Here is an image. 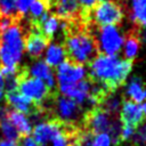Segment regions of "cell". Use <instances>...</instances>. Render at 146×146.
<instances>
[{
	"label": "cell",
	"mask_w": 146,
	"mask_h": 146,
	"mask_svg": "<svg viewBox=\"0 0 146 146\" xmlns=\"http://www.w3.org/2000/svg\"><path fill=\"white\" fill-rule=\"evenodd\" d=\"M66 124L62 123L55 117L39 121L33 129V138L41 145L44 146L51 141L64 128Z\"/></svg>",
	"instance_id": "cell-8"
},
{
	"label": "cell",
	"mask_w": 146,
	"mask_h": 146,
	"mask_svg": "<svg viewBox=\"0 0 146 146\" xmlns=\"http://www.w3.org/2000/svg\"><path fill=\"white\" fill-rule=\"evenodd\" d=\"M17 91L21 92L23 96H25L35 105H38L39 107H42V103L46 102L50 97V94L52 92L42 81L27 75L25 70L19 71Z\"/></svg>",
	"instance_id": "cell-4"
},
{
	"label": "cell",
	"mask_w": 146,
	"mask_h": 146,
	"mask_svg": "<svg viewBox=\"0 0 146 146\" xmlns=\"http://www.w3.org/2000/svg\"><path fill=\"white\" fill-rule=\"evenodd\" d=\"M14 144L10 143V141H7V140H0V146H13Z\"/></svg>",
	"instance_id": "cell-34"
},
{
	"label": "cell",
	"mask_w": 146,
	"mask_h": 146,
	"mask_svg": "<svg viewBox=\"0 0 146 146\" xmlns=\"http://www.w3.org/2000/svg\"><path fill=\"white\" fill-rule=\"evenodd\" d=\"M112 140L108 133H98L94 135L91 140V146H111Z\"/></svg>",
	"instance_id": "cell-27"
},
{
	"label": "cell",
	"mask_w": 146,
	"mask_h": 146,
	"mask_svg": "<svg viewBox=\"0 0 146 146\" xmlns=\"http://www.w3.org/2000/svg\"><path fill=\"white\" fill-rule=\"evenodd\" d=\"M6 102L8 107L13 108V111L23 113L25 115L30 114L33 117H40V113L43 110L42 107H39L34 103H32L17 90L6 92Z\"/></svg>",
	"instance_id": "cell-11"
},
{
	"label": "cell",
	"mask_w": 146,
	"mask_h": 146,
	"mask_svg": "<svg viewBox=\"0 0 146 146\" xmlns=\"http://www.w3.org/2000/svg\"><path fill=\"white\" fill-rule=\"evenodd\" d=\"M135 131H136V128H132L129 125H122L121 132H120V141L122 143V141H127V140L131 139Z\"/></svg>",
	"instance_id": "cell-29"
},
{
	"label": "cell",
	"mask_w": 146,
	"mask_h": 146,
	"mask_svg": "<svg viewBox=\"0 0 146 146\" xmlns=\"http://www.w3.org/2000/svg\"><path fill=\"white\" fill-rule=\"evenodd\" d=\"M49 44V40L36 29H33L25 38V51L33 58H39Z\"/></svg>",
	"instance_id": "cell-14"
},
{
	"label": "cell",
	"mask_w": 146,
	"mask_h": 146,
	"mask_svg": "<svg viewBox=\"0 0 146 146\" xmlns=\"http://www.w3.org/2000/svg\"><path fill=\"white\" fill-rule=\"evenodd\" d=\"M91 82L88 79H83L79 82L75 83H70V84H58V89L60 94L75 102L78 105L82 107V105L86 104L87 99L90 96L91 92Z\"/></svg>",
	"instance_id": "cell-10"
},
{
	"label": "cell",
	"mask_w": 146,
	"mask_h": 146,
	"mask_svg": "<svg viewBox=\"0 0 146 146\" xmlns=\"http://www.w3.org/2000/svg\"><path fill=\"white\" fill-rule=\"evenodd\" d=\"M13 146H19V145H17V144H14V145H13Z\"/></svg>",
	"instance_id": "cell-36"
},
{
	"label": "cell",
	"mask_w": 146,
	"mask_h": 146,
	"mask_svg": "<svg viewBox=\"0 0 146 146\" xmlns=\"http://www.w3.org/2000/svg\"><path fill=\"white\" fill-rule=\"evenodd\" d=\"M34 2V0H15V9L16 15H26L30 6Z\"/></svg>",
	"instance_id": "cell-28"
},
{
	"label": "cell",
	"mask_w": 146,
	"mask_h": 146,
	"mask_svg": "<svg viewBox=\"0 0 146 146\" xmlns=\"http://www.w3.org/2000/svg\"><path fill=\"white\" fill-rule=\"evenodd\" d=\"M132 70V62L117 56L98 54L89 63L88 80L106 92L113 94L128 79Z\"/></svg>",
	"instance_id": "cell-1"
},
{
	"label": "cell",
	"mask_w": 146,
	"mask_h": 146,
	"mask_svg": "<svg viewBox=\"0 0 146 146\" xmlns=\"http://www.w3.org/2000/svg\"><path fill=\"white\" fill-rule=\"evenodd\" d=\"M141 108H143V113H144V115L146 116V102L141 105Z\"/></svg>",
	"instance_id": "cell-35"
},
{
	"label": "cell",
	"mask_w": 146,
	"mask_h": 146,
	"mask_svg": "<svg viewBox=\"0 0 146 146\" xmlns=\"http://www.w3.org/2000/svg\"><path fill=\"white\" fill-rule=\"evenodd\" d=\"M133 144L137 145H146V123H141L135 131L132 136Z\"/></svg>",
	"instance_id": "cell-26"
},
{
	"label": "cell",
	"mask_w": 146,
	"mask_h": 146,
	"mask_svg": "<svg viewBox=\"0 0 146 146\" xmlns=\"http://www.w3.org/2000/svg\"><path fill=\"white\" fill-rule=\"evenodd\" d=\"M139 46H140V41H139V36L137 33H131L129 34V36L127 38V40L123 43V52H124V59L132 62L135 59V57L138 54L139 50Z\"/></svg>",
	"instance_id": "cell-22"
},
{
	"label": "cell",
	"mask_w": 146,
	"mask_h": 146,
	"mask_svg": "<svg viewBox=\"0 0 146 146\" xmlns=\"http://www.w3.org/2000/svg\"><path fill=\"white\" fill-rule=\"evenodd\" d=\"M66 58V51L64 47L59 43H50L48 44L44 54V63L50 66L55 67L58 66L62 62H64Z\"/></svg>",
	"instance_id": "cell-20"
},
{
	"label": "cell",
	"mask_w": 146,
	"mask_h": 146,
	"mask_svg": "<svg viewBox=\"0 0 146 146\" xmlns=\"http://www.w3.org/2000/svg\"><path fill=\"white\" fill-rule=\"evenodd\" d=\"M130 19L138 26L146 29V0H130Z\"/></svg>",
	"instance_id": "cell-21"
},
{
	"label": "cell",
	"mask_w": 146,
	"mask_h": 146,
	"mask_svg": "<svg viewBox=\"0 0 146 146\" xmlns=\"http://www.w3.org/2000/svg\"><path fill=\"white\" fill-rule=\"evenodd\" d=\"M0 15L13 18L16 15L15 0H0Z\"/></svg>",
	"instance_id": "cell-24"
},
{
	"label": "cell",
	"mask_w": 146,
	"mask_h": 146,
	"mask_svg": "<svg viewBox=\"0 0 146 146\" xmlns=\"http://www.w3.org/2000/svg\"><path fill=\"white\" fill-rule=\"evenodd\" d=\"M94 135L86 130H81L79 135L76 136L74 143L72 146H91V140H92Z\"/></svg>",
	"instance_id": "cell-25"
},
{
	"label": "cell",
	"mask_w": 146,
	"mask_h": 146,
	"mask_svg": "<svg viewBox=\"0 0 146 146\" xmlns=\"http://www.w3.org/2000/svg\"><path fill=\"white\" fill-rule=\"evenodd\" d=\"M7 111H8V107L0 108V133L5 137V140L15 144L21 139V135L9 121L7 116Z\"/></svg>",
	"instance_id": "cell-18"
},
{
	"label": "cell",
	"mask_w": 146,
	"mask_h": 146,
	"mask_svg": "<svg viewBox=\"0 0 146 146\" xmlns=\"http://www.w3.org/2000/svg\"><path fill=\"white\" fill-rule=\"evenodd\" d=\"M138 36H139V39H141V41H143V42H145V43H146V29H144V30L139 33V35H138Z\"/></svg>",
	"instance_id": "cell-33"
},
{
	"label": "cell",
	"mask_w": 146,
	"mask_h": 146,
	"mask_svg": "<svg viewBox=\"0 0 146 146\" xmlns=\"http://www.w3.org/2000/svg\"><path fill=\"white\" fill-rule=\"evenodd\" d=\"M125 95L128 96L129 100L133 103H143L146 99V88L144 87L143 81L137 76L131 78L125 88Z\"/></svg>",
	"instance_id": "cell-19"
},
{
	"label": "cell",
	"mask_w": 146,
	"mask_h": 146,
	"mask_svg": "<svg viewBox=\"0 0 146 146\" xmlns=\"http://www.w3.org/2000/svg\"><path fill=\"white\" fill-rule=\"evenodd\" d=\"M87 75L86 67L68 59H65L57 66L58 84H70L83 80Z\"/></svg>",
	"instance_id": "cell-9"
},
{
	"label": "cell",
	"mask_w": 146,
	"mask_h": 146,
	"mask_svg": "<svg viewBox=\"0 0 146 146\" xmlns=\"http://www.w3.org/2000/svg\"><path fill=\"white\" fill-rule=\"evenodd\" d=\"M55 16L59 19H72L82 16V8L76 0H55ZM87 14V13H86Z\"/></svg>",
	"instance_id": "cell-15"
},
{
	"label": "cell",
	"mask_w": 146,
	"mask_h": 146,
	"mask_svg": "<svg viewBox=\"0 0 146 146\" xmlns=\"http://www.w3.org/2000/svg\"><path fill=\"white\" fill-rule=\"evenodd\" d=\"M34 24H35V29L41 34H43L48 40H50L60 27V19L54 14L51 15L49 13H46Z\"/></svg>",
	"instance_id": "cell-16"
},
{
	"label": "cell",
	"mask_w": 146,
	"mask_h": 146,
	"mask_svg": "<svg viewBox=\"0 0 146 146\" xmlns=\"http://www.w3.org/2000/svg\"><path fill=\"white\" fill-rule=\"evenodd\" d=\"M23 146H41L33 137L26 136L23 138Z\"/></svg>",
	"instance_id": "cell-31"
},
{
	"label": "cell",
	"mask_w": 146,
	"mask_h": 146,
	"mask_svg": "<svg viewBox=\"0 0 146 146\" xmlns=\"http://www.w3.org/2000/svg\"><path fill=\"white\" fill-rule=\"evenodd\" d=\"M64 49L68 60L81 65L90 63L99 54L95 38L84 31L67 33Z\"/></svg>",
	"instance_id": "cell-3"
},
{
	"label": "cell",
	"mask_w": 146,
	"mask_h": 146,
	"mask_svg": "<svg viewBox=\"0 0 146 146\" xmlns=\"http://www.w3.org/2000/svg\"><path fill=\"white\" fill-rule=\"evenodd\" d=\"M97 1H102V0H97Z\"/></svg>",
	"instance_id": "cell-37"
},
{
	"label": "cell",
	"mask_w": 146,
	"mask_h": 146,
	"mask_svg": "<svg viewBox=\"0 0 146 146\" xmlns=\"http://www.w3.org/2000/svg\"><path fill=\"white\" fill-rule=\"evenodd\" d=\"M50 0H34V2L30 6L29 11L31 18L34 21V23L46 13H48Z\"/></svg>",
	"instance_id": "cell-23"
},
{
	"label": "cell",
	"mask_w": 146,
	"mask_h": 146,
	"mask_svg": "<svg viewBox=\"0 0 146 146\" xmlns=\"http://www.w3.org/2000/svg\"><path fill=\"white\" fill-rule=\"evenodd\" d=\"M56 117L58 121L66 125L81 128L83 124V116L82 107L78 105L70 98L64 96L57 97L56 99Z\"/></svg>",
	"instance_id": "cell-6"
},
{
	"label": "cell",
	"mask_w": 146,
	"mask_h": 146,
	"mask_svg": "<svg viewBox=\"0 0 146 146\" xmlns=\"http://www.w3.org/2000/svg\"><path fill=\"white\" fill-rule=\"evenodd\" d=\"M27 75L38 79L40 81H42L50 91H52L56 87V78L54 75V72L51 70L50 66H48L44 60H35L31 64V66L25 70Z\"/></svg>",
	"instance_id": "cell-13"
},
{
	"label": "cell",
	"mask_w": 146,
	"mask_h": 146,
	"mask_svg": "<svg viewBox=\"0 0 146 146\" xmlns=\"http://www.w3.org/2000/svg\"><path fill=\"white\" fill-rule=\"evenodd\" d=\"M3 94H5V78L0 72V100L3 97Z\"/></svg>",
	"instance_id": "cell-32"
},
{
	"label": "cell",
	"mask_w": 146,
	"mask_h": 146,
	"mask_svg": "<svg viewBox=\"0 0 146 146\" xmlns=\"http://www.w3.org/2000/svg\"><path fill=\"white\" fill-rule=\"evenodd\" d=\"M25 51V36L21 25L13 23L0 33V72L2 75L18 73Z\"/></svg>",
	"instance_id": "cell-2"
},
{
	"label": "cell",
	"mask_w": 146,
	"mask_h": 146,
	"mask_svg": "<svg viewBox=\"0 0 146 146\" xmlns=\"http://www.w3.org/2000/svg\"><path fill=\"white\" fill-rule=\"evenodd\" d=\"M124 43L123 35L116 29V26H104L99 29L98 32V43L97 48L99 54L116 56Z\"/></svg>",
	"instance_id": "cell-7"
},
{
	"label": "cell",
	"mask_w": 146,
	"mask_h": 146,
	"mask_svg": "<svg viewBox=\"0 0 146 146\" xmlns=\"http://www.w3.org/2000/svg\"><path fill=\"white\" fill-rule=\"evenodd\" d=\"M78 1V3L80 5V7L88 14V11L89 10H91L92 9V7L96 5V2H97V0H76Z\"/></svg>",
	"instance_id": "cell-30"
},
{
	"label": "cell",
	"mask_w": 146,
	"mask_h": 146,
	"mask_svg": "<svg viewBox=\"0 0 146 146\" xmlns=\"http://www.w3.org/2000/svg\"><path fill=\"white\" fill-rule=\"evenodd\" d=\"M7 116L9 119V121L11 122V124L15 127V129L18 131V133L23 137H26L31 133L32 131V122L31 120L23 113L13 111L8 107L7 111Z\"/></svg>",
	"instance_id": "cell-17"
},
{
	"label": "cell",
	"mask_w": 146,
	"mask_h": 146,
	"mask_svg": "<svg viewBox=\"0 0 146 146\" xmlns=\"http://www.w3.org/2000/svg\"><path fill=\"white\" fill-rule=\"evenodd\" d=\"M144 121V113L140 104L133 103L129 99L122 102L120 110V122L122 125L138 128Z\"/></svg>",
	"instance_id": "cell-12"
},
{
	"label": "cell",
	"mask_w": 146,
	"mask_h": 146,
	"mask_svg": "<svg viewBox=\"0 0 146 146\" xmlns=\"http://www.w3.org/2000/svg\"><path fill=\"white\" fill-rule=\"evenodd\" d=\"M92 19L100 27L115 26L123 19V10L121 6L114 0L97 1L91 9Z\"/></svg>",
	"instance_id": "cell-5"
}]
</instances>
